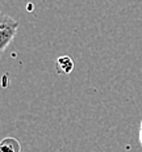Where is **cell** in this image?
<instances>
[{"mask_svg": "<svg viewBox=\"0 0 142 152\" xmlns=\"http://www.w3.org/2000/svg\"><path fill=\"white\" fill-rule=\"evenodd\" d=\"M18 23L9 17L8 15L1 13L0 17V51L1 54L7 49V46L13 41L15 36L17 34Z\"/></svg>", "mask_w": 142, "mask_h": 152, "instance_id": "obj_1", "label": "cell"}, {"mask_svg": "<svg viewBox=\"0 0 142 152\" xmlns=\"http://www.w3.org/2000/svg\"><path fill=\"white\" fill-rule=\"evenodd\" d=\"M0 152H21V144L16 138H4L0 143Z\"/></svg>", "mask_w": 142, "mask_h": 152, "instance_id": "obj_2", "label": "cell"}, {"mask_svg": "<svg viewBox=\"0 0 142 152\" xmlns=\"http://www.w3.org/2000/svg\"><path fill=\"white\" fill-rule=\"evenodd\" d=\"M57 68H58L59 74H65V75L70 74L74 69V61L68 55H63L57 61Z\"/></svg>", "mask_w": 142, "mask_h": 152, "instance_id": "obj_3", "label": "cell"}, {"mask_svg": "<svg viewBox=\"0 0 142 152\" xmlns=\"http://www.w3.org/2000/svg\"><path fill=\"white\" fill-rule=\"evenodd\" d=\"M140 142L142 144V119H141V127H140Z\"/></svg>", "mask_w": 142, "mask_h": 152, "instance_id": "obj_4", "label": "cell"}]
</instances>
